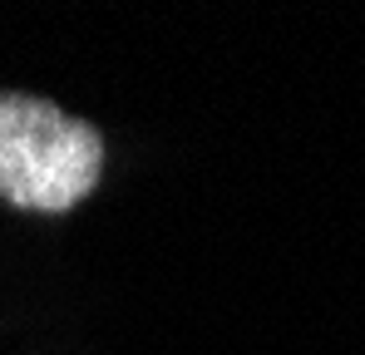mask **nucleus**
<instances>
[{"mask_svg": "<svg viewBox=\"0 0 365 355\" xmlns=\"http://www.w3.org/2000/svg\"><path fill=\"white\" fill-rule=\"evenodd\" d=\"M104 178V133L35 94H0V197L20 212H69Z\"/></svg>", "mask_w": 365, "mask_h": 355, "instance_id": "obj_1", "label": "nucleus"}]
</instances>
